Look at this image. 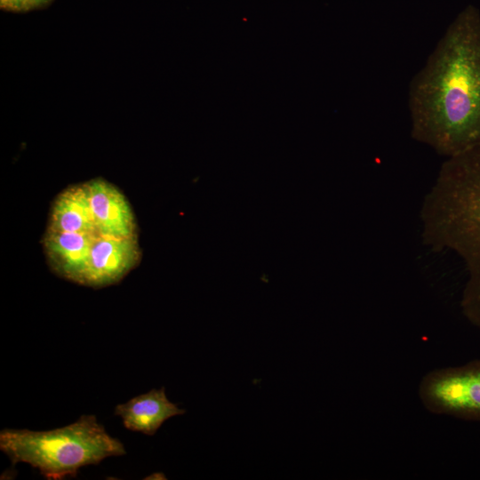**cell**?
I'll use <instances>...</instances> for the list:
<instances>
[{
  "label": "cell",
  "mask_w": 480,
  "mask_h": 480,
  "mask_svg": "<svg viewBox=\"0 0 480 480\" xmlns=\"http://www.w3.org/2000/svg\"><path fill=\"white\" fill-rule=\"evenodd\" d=\"M412 138L451 157L480 143V13L467 6L410 84Z\"/></svg>",
  "instance_id": "6da1fadb"
},
{
  "label": "cell",
  "mask_w": 480,
  "mask_h": 480,
  "mask_svg": "<svg viewBox=\"0 0 480 480\" xmlns=\"http://www.w3.org/2000/svg\"><path fill=\"white\" fill-rule=\"evenodd\" d=\"M423 244L435 252H454L468 274L461 310L480 328V143L447 157L425 196Z\"/></svg>",
  "instance_id": "7a4b0ae2"
},
{
  "label": "cell",
  "mask_w": 480,
  "mask_h": 480,
  "mask_svg": "<svg viewBox=\"0 0 480 480\" xmlns=\"http://www.w3.org/2000/svg\"><path fill=\"white\" fill-rule=\"evenodd\" d=\"M0 449L12 464L28 463L52 480L76 476L84 466L126 453L123 444L110 436L94 415H83L70 425L47 431L3 429Z\"/></svg>",
  "instance_id": "3957f363"
},
{
  "label": "cell",
  "mask_w": 480,
  "mask_h": 480,
  "mask_svg": "<svg viewBox=\"0 0 480 480\" xmlns=\"http://www.w3.org/2000/svg\"><path fill=\"white\" fill-rule=\"evenodd\" d=\"M419 396L431 413L480 421V359L428 372Z\"/></svg>",
  "instance_id": "277c9868"
},
{
  "label": "cell",
  "mask_w": 480,
  "mask_h": 480,
  "mask_svg": "<svg viewBox=\"0 0 480 480\" xmlns=\"http://www.w3.org/2000/svg\"><path fill=\"white\" fill-rule=\"evenodd\" d=\"M138 237L99 235L95 239L80 284L94 288L121 281L140 260Z\"/></svg>",
  "instance_id": "5b68a950"
},
{
  "label": "cell",
  "mask_w": 480,
  "mask_h": 480,
  "mask_svg": "<svg viewBox=\"0 0 480 480\" xmlns=\"http://www.w3.org/2000/svg\"><path fill=\"white\" fill-rule=\"evenodd\" d=\"M84 184L97 232L117 238L138 237L134 213L120 189L100 178Z\"/></svg>",
  "instance_id": "8992f818"
},
{
  "label": "cell",
  "mask_w": 480,
  "mask_h": 480,
  "mask_svg": "<svg viewBox=\"0 0 480 480\" xmlns=\"http://www.w3.org/2000/svg\"><path fill=\"white\" fill-rule=\"evenodd\" d=\"M98 236V233L46 230L42 243L52 270L59 276L80 284Z\"/></svg>",
  "instance_id": "52a82bcc"
},
{
  "label": "cell",
  "mask_w": 480,
  "mask_h": 480,
  "mask_svg": "<svg viewBox=\"0 0 480 480\" xmlns=\"http://www.w3.org/2000/svg\"><path fill=\"white\" fill-rule=\"evenodd\" d=\"M184 413L185 410L169 401L164 388L151 389L115 408L127 429L148 436L155 435L168 419Z\"/></svg>",
  "instance_id": "ba28073f"
},
{
  "label": "cell",
  "mask_w": 480,
  "mask_h": 480,
  "mask_svg": "<svg viewBox=\"0 0 480 480\" xmlns=\"http://www.w3.org/2000/svg\"><path fill=\"white\" fill-rule=\"evenodd\" d=\"M46 230L98 233L84 182L71 185L56 196Z\"/></svg>",
  "instance_id": "9c48e42d"
},
{
  "label": "cell",
  "mask_w": 480,
  "mask_h": 480,
  "mask_svg": "<svg viewBox=\"0 0 480 480\" xmlns=\"http://www.w3.org/2000/svg\"><path fill=\"white\" fill-rule=\"evenodd\" d=\"M1 7L9 11H28L32 9L31 0H0Z\"/></svg>",
  "instance_id": "30bf717a"
},
{
  "label": "cell",
  "mask_w": 480,
  "mask_h": 480,
  "mask_svg": "<svg viewBox=\"0 0 480 480\" xmlns=\"http://www.w3.org/2000/svg\"><path fill=\"white\" fill-rule=\"evenodd\" d=\"M51 0H31L32 8L44 5L50 2Z\"/></svg>",
  "instance_id": "8fae6325"
}]
</instances>
